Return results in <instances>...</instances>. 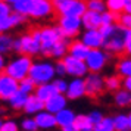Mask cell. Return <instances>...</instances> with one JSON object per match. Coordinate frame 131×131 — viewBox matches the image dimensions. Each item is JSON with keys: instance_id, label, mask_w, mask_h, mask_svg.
Listing matches in <instances>:
<instances>
[{"instance_id": "obj_36", "label": "cell", "mask_w": 131, "mask_h": 131, "mask_svg": "<svg viewBox=\"0 0 131 131\" xmlns=\"http://www.w3.org/2000/svg\"><path fill=\"white\" fill-rule=\"evenodd\" d=\"M19 128L22 131H38V127H37V122L34 118H24L21 121V125H19Z\"/></svg>"}, {"instance_id": "obj_9", "label": "cell", "mask_w": 131, "mask_h": 131, "mask_svg": "<svg viewBox=\"0 0 131 131\" xmlns=\"http://www.w3.org/2000/svg\"><path fill=\"white\" fill-rule=\"evenodd\" d=\"M54 12L52 0H30V13L28 16L36 19L50 18Z\"/></svg>"}, {"instance_id": "obj_30", "label": "cell", "mask_w": 131, "mask_h": 131, "mask_svg": "<svg viewBox=\"0 0 131 131\" xmlns=\"http://www.w3.org/2000/svg\"><path fill=\"white\" fill-rule=\"evenodd\" d=\"M93 131H115V125H113V118L112 116H103L102 121L93 127Z\"/></svg>"}, {"instance_id": "obj_34", "label": "cell", "mask_w": 131, "mask_h": 131, "mask_svg": "<svg viewBox=\"0 0 131 131\" xmlns=\"http://www.w3.org/2000/svg\"><path fill=\"white\" fill-rule=\"evenodd\" d=\"M85 5H87L89 10H93V12H97V13H103L106 10L105 0H85Z\"/></svg>"}, {"instance_id": "obj_39", "label": "cell", "mask_w": 131, "mask_h": 131, "mask_svg": "<svg viewBox=\"0 0 131 131\" xmlns=\"http://www.w3.org/2000/svg\"><path fill=\"white\" fill-rule=\"evenodd\" d=\"M52 83H53L54 89H56V91H58V93L65 94L66 89H68V81H66L65 78H63V77H58V78H54Z\"/></svg>"}, {"instance_id": "obj_27", "label": "cell", "mask_w": 131, "mask_h": 131, "mask_svg": "<svg viewBox=\"0 0 131 131\" xmlns=\"http://www.w3.org/2000/svg\"><path fill=\"white\" fill-rule=\"evenodd\" d=\"M113 118V125H115V131H127L130 130V124H128V115L127 113H118L112 116Z\"/></svg>"}, {"instance_id": "obj_14", "label": "cell", "mask_w": 131, "mask_h": 131, "mask_svg": "<svg viewBox=\"0 0 131 131\" xmlns=\"http://www.w3.org/2000/svg\"><path fill=\"white\" fill-rule=\"evenodd\" d=\"M34 119L37 122V127H38V131H52L53 128L58 127L56 124V118H54V113H50L49 111L43 109L41 112H38L34 115Z\"/></svg>"}, {"instance_id": "obj_26", "label": "cell", "mask_w": 131, "mask_h": 131, "mask_svg": "<svg viewBox=\"0 0 131 131\" xmlns=\"http://www.w3.org/2000/svg\"><path fill=\"white\" fill-rule=\"evenodd\" d=\"M27 99H28V94H25L21 90H18L16 93H13V94L7 99V102H9V105H10L12 109L21 111V109H24V105H25V102H27Z\"/></svg>"}, {"instance_id": "obj_4", "label": "cell", "mask_w": 131, "mask_h": 131, "mask_svg": "<svg viewBox=\"0 0 131 131\" xmlns=\"http://www.w3.org/2000/svg\"><path fill=\"white\" fill-rule=\"evenodd\" d=\"M31 65H32L31 56H28V54H19L18 58H15L10 62H7L3 72H6L7 75L15 78L16 81H21L22 78L28 77Z\"/></svg>"}, {"instance_id": "obj_48", "label": "cell", "mask_w": 131, "mask_h": 131, "mask_svg": "<svg viewBox=\"0 0 131 131\" xmlns=\"http://www.w3.org/2000/svg\"><path fill=\"white\" fill-rule=\"evenodd\" d=\"M124 12H127V13H131V0H125Z\"/></svg>"}, {"instance_id": "obj_32", "label": "cell", "mask_w": 131, "mask_h": 131, "mask_svg": "<svg viewBox=\"0 0 131 131\" xmlns=\"http://www.w3.org/2000/svg\"><path fill=\"white\" fill-rule=\"evenodd\" d=\"M74 124H75V127L80 131H93V127H94V125L90 122V119L87 115H77Z\"/></svg>"}, {"instance_id": "obj_25", "label": "cell", "mask_w": 131, "mask_h": 131, "mask_svg": "<svg viewBox=\"0 0 131 131\" xmlns=\"http://www.w3.org/2000/svg\"><path fill=\"white\" fill-rule=\"evenodd\" d=\"M116 72L121 78L131 77V56H125L116 62Z\"/></svg>"}, {"instance_id": "obj_16", "label": "cell", "mask_w": 131, "mask_h": 131, "mask_svg": "<svg viewBox=\"0 0 131 131\" xmlns=\"http://www.w3.org/2000/svg\"><path fill=\"white\" fill-rule=\"evenodd\" d=\"M66 105H68V97L65 94H62V93H56L49 100L44 102V109L49 111L50 113H58L59 111L68 107Z\"/></svg>"}, {"instance_id": "obj_33", "label": "cell", "mask_w": 131, "mask_h": 131, "mask_svg": "<svg viewBox=\"0 0 131 131\" xmlns=\"http://www.w3.org/2000/svg\"><path fill=\"white\" fill-rule=\"evenodd\" d=\"M105 3H106V9L107 10L116 13V15H119V13L124 12L125 0H105Z\"/></svg>"}, {"instance_id": "obj_15", "label": "cell", "mask_w": 131, "mask_h": 131, "mask_svg": "<svg viewBox=\"0 0 131 131\" xmlns=\"http://www.w3.org/2000/svg\"><path fill=\"white\" fill-rule=\"evenodd\" d=\"M80 40L89 49H100L103 46V36L100 30H84Z\"/></svg>"}, {"instance_id": "obj_28", "label": "cell", "mask_w": 131, "mask_h": 131, "mask_svg": "<svg viewBox=\"0 0 131 131\" xmlns=\"http://www.w3.org/2000/svg\"><path fill=\"white\" fill-rule=\"evenodd\" d=\"M36 87L37 84L31 80L30 77H25L22 78L21 81H18V90H21L22 93H25V94H34V91H36Z\"/></svg>"}, {"instance_id": "obj_31", "label": "cell", "mask_w": 131, "mask_h": 131, "mask_svg": "<svg viewBox=\"0 0 131 131\" xmlns=\"http://www.w3.org/2000/svg\"><path fill=\"white\" fill-rule=\"evenodd\" d=\"M122 87V78L119 75H109L105 78V89L109 91H116Z\"/></svg>"}, {"instance_id": "obj_35", "label": "cell", "mask_w": 131, "mask_h": 131, "mask_svg": "<svg viewBox=\"0 0 131 131\" xmlns=\"http://www.w3.org/2000/svg\"><path fill=\"white\" fill-rule=\"evenodd\" d=\"M12 9L13 12L19 13L22 16H28V13H30V0H19L15 5H12Z\"/></svg>"}, {"instance_id": "obj_6", "label": "cell", "mask_w": 131, "mask_h": 131, "mask_svg": "<svg viewBox=\"0 0 131 131\" xmlns=\"http://www.w3.org/2000/svg\"><path fill=\"white\" fill-rule=\"evenodd\" d=\"M38 36H40V53L44 56H50L52 49L54 44L63 38V34L60 32L59 27H43L38 30Z\"/></svg>"}, {"instance_id": "obj_43", "label": "cell", "mask_w": 131, "mask_h": 131, "mask_svg": "<svg viewBox=\"0 0 131 131\" xmlns=\"http://www.w3.org/2000/svg\"><path fill=\"white\" fill-rule=\"evenodd\" d=\"M124 53L131 56V31L125 30V43H124Z\"/></svg>"}, {"instance_id": "obj_21", "label": "cell", "mask_w": 131, "mask_h": 131, "mask_svg": "<svg viewBox=\"0 0 131 131\" xmlns=\"http://www.w3.org/2000/svg\"><path fill=\"white\" fill-rule=\"evenodd\" d=\"M90 49L84 44L81 40H75V41L69 43V47H68V54H71L74 58H78V59H85L87 54H89Z\"/></svg>"}, {"instance_id": "obj_22", "label": "cell", "mask_w": 131, "mask_h": 131, "mask_svg": "<svg viewBox=\"0 0 131 131\" xmlns=\"http://www.w3.org/2000/svg\"><path fill=\"white\" fill-rule=\"evenodd\" d=\"M58 91H56V89H54L53 83H44V84H38L36 87V91H34V94L40 99V100L46 102L49 100L50 97L53 94H56Z\"/></svg>"}, {"instance_id": "obj_50", "label": "cell", "mask_w": 131, "mask_h": 131, "mask_svg": "<svg viewBox=\"0 0 131 131\" xmlns=\"http://www.w3.org/2000/svg\"><path fill=\"white\" fill-rule=\"evenodd\" d=\"M128 124H130V130H131V112L128 113Z\"/></svg>"}, {"instance_id": "obj_51", "label": "cell", "mask_w": 131, "mask_h": 131, "mask_svg": "<svg viewBox=\"0 0 131 131\" xmlns=\"http://www.w3.org/2000/svg\"><path fill=\"white\" fill-rule=\"evenodd\" d=\"M2 124H3V119H0V130H2Z\"/></svg>"}, {"instance_id": "obj_11", "label": "cell", "mask_w": 131, "mask_h": 131, "mask_svg": "<svg viewBox=\"0 0 131 131\" xmlns=\"http://www.w3.org/2000/svg\"><path fill=\"white\" fill-rule=\"evenodd\" d=\"M85 83V96L96 97L102 94V91L105 90V78L100 75V72H89L84 77Z\"/></svg>"}, {"instance_id": "obj_19", "label": "cell", "mask_w": 131, "mask_h": 131, "mask_svg": "<svg viewBox=\"0 0 131 131\" xmlns=\"http://www.w3.org/2000/svg\"><path fill=\"white\" fill-rule=\"evenodd\" d=\"M54 118H56V124L59 128H63L66 125H71L75 122V118H77V113L74 112L69 107H65L59 111L58 113H54Z\"/></svg>"}, {"instance_id": "obj_23", "label": "cell", "mask_w": 131, "mask_h": 131, "mask_svg": "<svg viewBox=\"0 0 131 131\" xmlns=\"http://www.w3.org/2000/svg\"><path fill=\"white\" fill-rule=\"evenodd\" d=\"M68 47H69V41H68V38H62L59 41L54 44V47L52 49V52H50V56L54 58V59H63L66 54H68Z\"/></svg>"}, {"instance_id": "obj_17", "label": "cell", "mask_w": 131, "mask_h": 131, "mask_svg": "<svg viewBox=\"0 0 131 131\" xmlns=\"http://www.w3.org/2000/svg\"><path fill=\"white\" fill-rule=\"evenodd\" d=\"M81 22H83L84 30H99L102 27V18L100 13L93 12V10H85L81 16Z\"/></svg>"}, {"instance_id": "obj_20", "label": "cell", "mask_w": 131, "mask_h": 131, "mask_svg": "<svg viewBox=\"0 0 131 131\" xmlns=\"http://www.w3.org/2000/svg\"><path fill=\"white\" fill-rule=\"evenodd\" d=\"M43 109H44V102L40 100L36 94H30L28 99H27V102H25L22 111L27 115H36V113L41 112Z\"/></svg>"}, {"instance_id": "obj_42", "label": "cell", "mask_w": 131, "mask_h": 131, "mask_svg": "<svg viewBox=\"0 0 131 131\" xmlns=\"http://www.w3.org/2000/svg\"><path fill=\"white\" fill-rule=\"evenodd\" d=\"M87 116H89L90 122H91L93 125H96L97 122H99V121H102V118H103L105 115H103V113H102L100 111H91V112H90L89 115H87Z\"/></svg>"}, {"instance_id": "obj_18", "label": "cell", "mask_w": 131, "mask_h": 131, "mask_svg": "<svg viewBox=\"0 0 131 131\" xmlns=\"http://www.w3.org/2000/svg\"><path fill=\"white\" fill-rule=\"evenodd\" d=\"M24 19H25V16H22V15H19L16 12H12L10 15H7V16L0 19V32H6V31L21 25L24 22Z\"/></svg>"}, {"instance_id": "obj_12", "label": "cell", "mask_w": 131, "mask_h": 131, "mask_svg": "<svg viewBox=\"0 0 131 131\" xmlns=\"http://www.w3.org/2000/svg\"><path fill=\"white\" fill-rule=\"evenodd\" d=\"M18 91V81L7 75L6 72L0 74V99L7 100L13 93Z\"/></svg>"}, {"instance_id": "obj_44", "label": "cell", "mask_w": 131, "mask_h": 131, "mask_svg": "<svg viewBox=\"0 0 131 131\" xmlns=\"http://www.w3.org/2000/svg\"><path fill=\"white\" fill-rule=\"evenodd\" d=\"M54 71H56V75H58V77H65L66 75V69H65V65H63L62 59L58 60V62L54 63Z\"/></svg>"}, {"instance_id": "obj_29", "label": "cell", "mask_w": 131, "mask_h": 131, "mask_svg": "<svg viewBox=\"0 0 131 131\" xmlns=\"http://www.w3.org/2000/svg\"><path fill=\"white\" fill-rule=\"evenodd\" d=\"M13 47V38L6 32H0V53L6 54Z\"/></svg>"}, {"instance_id": "obj_40", "label": "cell", "mask_w": 131, "mask_h": 131, "mask_svg": "<svg viewBox=\"0 0 131 131\" xmlns=\"http://www.w3.org/2000/svg\"><path fill=\"white\" fill-rule=\"evenodd\" d=\"M0 131H19L18 122L13 121V119H6V121H3V124H2V130Z\"/></svg>"}, {"instance_id": "obj_41", "label": "cell", "mask_w": 131, "mask_h": 131, "mask_svg": "<svg viewBox=\"0 0 131 131\" xmlns=\"http://www.w3.org/2000/svg\"><path fill=\"white\" fill-rule=\"evenodd\" d=\"M12 12H13L12 5H9V3L5 2V0H0V19L7 16V15H10Z\"/></svg>"}, {"instance_id": "obj_47", "label": "cell", "mask_w": 131, "mask_h": 131, "mask_svg": "<svg viewBox=\"0 0 131 131\" xmlns=\"http://www.w3.org/2000/svg\"><path fill=\"white\" fill-rule=\"evenodd\" d=\"M60 131H80V130L75 127V124H71V125H66L63 128H60Z\"/></svg>"}, {"instance_id": "obj_3", "label": "cell", "mask_w": 131, "mask_h": 131, "mask_svg": "<svg viewBox=\"0 0 131 131\" xmlns=\"http://www.w3.org/2000/svg\"><path fill=\"white\" fill-rule=\"evenodd\" d=\"M28 77L37 85L38 84H44V83H52L54 80V77H56L54 63L49 62V60H37V62H32Z\"/></svg>"}, {"instance_id": "obj_2", "label": "cell", "mask_w": 131, "mask_h": 131, "mask_svg": "<svg viewBox=\"0 0 131 131\" xmlns=\"http://www.w3.org/2000/svg\"><path fill=\"white\" fill-rule=\"evenodd\" d=\"M16 53L21 54H28V56H34V54L40 53V36H38V30L32 31L31 34H24V36L18 37L13 40V47Z\"/></svg>"}, {"instance_id": "obj_45", "label": "cell", "mask_w": 131, "mask_h": 131, "mask_svg": "<svg viewBox=\"0 0 131 131\" xmlns=\"http://www.w3.org/2000/svg\"><path fill=\"white\" fill-rule=\"evenodd\" d=\"M122 89H125L127 91H130L131 93V77L122 78Z\"/></svg>"}, {"instance_id": "obj_7", "label": "cell", "mask_w": 131, "mask_h": 131, "mask_svg": "<svg viewBox=\"0 0 131 131\" xmlns=\"http://www.w3.org/2000/svg\"><path fill=\"white\" fill-rule=\"evenodd\" d=\"M111 60V54L105 49H90L87 58L84 59L89 72H102Z\"/></svg>"}, {"instance_id": "obj_46", "label": "cell", "mask_w": 131, "mask_h": 131, "mask_svg": "<svg viewBox=\"0 0 131 131\" xmlns=\"http://www.w3.org/2000/svg\"><path fill=\"white\" fill-rule=\"evenodd\" d=\"M5 66H6V59H5V54L0 53V74L5 71Z\"/></svg>"}, {"instance_id": "obj_8", "label": "cell", "mask_w": 131, "mask_h": 131, "mask_svg": "<svg viewBox=\"0 0 131 131\" xmlns=\"http://www.w3.org/2000/svg\"><path fill=\"white\" fill-rule=\"evenodd\" d=\"M58 27L65 38H74L81 32L83 22L78 16H60Z\"/></svg>"}, {"instance_id": "obj_37", "label": "cell", "mask_w": 131, "mask_h": 131, "mask_svg": "<svg viewBox=\"0 0 131 131\" xmlns=\"http://www.w3.org/2000/svg\"><path fill=\"white\" fill-rule=\"evenodd\" d=\"M100 18H102V25H112V24H116L118 15L106 9L103 13H100Z\"/></svg>"}, {"instance_id": "obj_10", "label": "cell", "mask_w": 131, "mask_h": 131, "mask_svg": "<svg viewBox=\"0 0 131 131\" xmlns=\"http://www.w3.org/2000/svg\"><path fill=\"white\" fill-rule=\"evenodd\" d=\"M63 65H65L66 69V75H71L72 78H84L87 74H89V69H87V65L83 59H78V58H74L71 54H66L65 58L62 59Z\"/></svg>"}, {"instance_id": "obj_13", "label": "cell", "mask_w": 131, "mask_h": 131, "mask_svg": "<svg viewBox=\"0 0 131 131\" xmlns=\"http://www.w3.org/2000/svg\"><path fill=\"white\" fill-rule=\"evenodd\" d=\"M65 96L68 100H77L85 96V83L84 78H72L71 81H68V89L65 91Z\"/></svg>"}, {"instance_id": "obj_49", "label": "cell", "mask_w": 131, "mask_h": 131, "mask_svg": "<svg viewBox=\"0 0 131 131\" xmlns=\"http://www.w3.org/2000/svg\"><path fill=\"white\" fill-rule=\"evenodd\" d=\"M5 2H7L9 5H15V3H16V2H19V0H5Z\"/></svg>"}, {"instance_id": "obj_24", "label": "cell", "mask_w": 131, "mask_h": 131, "mask_svg": "<svg viewBox=\"0 0 131 131\" xmlns=\"http://www.w3.org/2000/svg\"><path fill=\"white\" fill-rule=\"evenodd\" d=\"M113 103L119 107L131 105V93L125 89H118L116 91H113Z\"/></svg>"}, {"instance_id": "obj_38", "label": "cell", "mask_w": 131, "mask_h": 131, "mask_svg": "<svg viewBox=\"0 0 131 131\" xmlns=\"http://www.w3.org/2000/svg\"><path fill=\"white\" fill-rule=\"evenodd\" d=\"M124 30L127 31H131V13H127V12H122L118 15V21H116Z\"/></svg>"}, {"instance_id": "obj_1", "label": "cell", "mask_w": 131, "mask_h": 131, "mask_svg": "<svg viewBox=\"0 0 131 131\" xmlns=\"http://www.w3.org/2000/svg\"><path fill=\"white\" fill-rule=\"evenodd\" d=\"M100 32L103 36V46L102 47L106 50L109 54H121L124 53V43H125V30L121 25H102Z\"/></svg>"}, {"instance_id": "obj_5", "label": "cell", "mask_w": 131, "mask_h": 131, "mask_svg": "<svg viewBox=\"0 0 131 131\" xmlns=\"http://www.w3.org/2000/svg\"><path fill=\"white\" fill-rule=\"evenodd\" d=\"M54 12L60 16H78L81 18L87 10L85 0H52Z\"/></svg>"}]
</instances>
